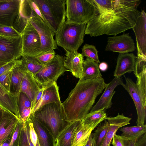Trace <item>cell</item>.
I'll return each instance as SVG.
<instances>
[{
    "mask_svg": "<svg viewBox=\"0 0 146 146\" xmlns=\"http://www.w3.org/2000/svg\"><path fill=\"white\" fill-rule=\"evenodd\" d=\"M0 60L2 63H5L10 60L0 51Z\"/></svg>",
    "mask_w": 146,
    "mask_h": 146,
    "instance_id": "cell-48",
    "label": "cell"
},
{
    "mask_svg": "<svg viewBox=\"0 0 146 146\" xmlns=\"http://www.w3.org/2000/svg\"><path fill=\"white\" fill-rule=\"evenodd\" d=\"M122 137L125 146H135V143L137 139H130Z\"/></svg>",
    "mask_w": 146,
    "mask_h": 146,
    "instance_id": "cell-44",
    "label": "cell"
},
{
    "mask_svg": "<svg viewBox=\"0 0 146 146\" xmlns=\"http://www.w3.org/2000/svg\"><path fill=\"white\" fill-rule=\"evenodd\" d=\"M99 124L93 133V146H101L104 140L109 127L106 119Z\"/></svg>",
    "mask_w": 146,
    "mask_h": 146,
    "instance_id": "cell-30",
    "label": "cell"
},
{
    "mask_svg": "<svg viewBox=\"0 0 146 146\" xmlns=\"http://www.w3.org/2000/svg\"><path fill=\"white\" fill-rule=\"evenodd\" d=\"M119 130L122 132V136L130 139H137L146 132V125L122 127Z\"/></svg>",
    "mask_w": 146,
    "mask_h": 146,
    "instance_id": "cell-29",
    "label": "cell"
},
{
    "mask_svg": "<svg viewBox=\"0 0 146 146\" xmlns=\"http://www.w3.org/2000/svg\"><path fill=\"white\" fill-rule=\"evenodd\" d=\"M0 51L10 60L19 59L22 56L21 36L14 42L0 36Z\"/></svg>",
    "mask_w": 146,
    "mask_h": 146,
    "instance_id": "cell-17",
    "label": "cell"
},
{
    "mask_svg": "<svg viewBox=\"0 0 146 146\" xmlns=\"http://www.w3.org/2000/svg\"><path fill=\"white\" fill-rule=\"evenodd\" d=\"M135 146H146V132L137 139Z\"/></svg>",
    "mask_w": 146,
    "mask_h": 146,
    "instance_id": "cell-43",
    "label": "cell"
},
{
    "mask_svg": "<svg viewBox=\"0 0 146 146\" xmlns=\"http://www.w3.org/2000/svg\"><path fill=\"white\" fill-rule=\"evenodd\" d=\"M98 14L87 24L85 35H115L132 29L141 12L140 0H93Z\"/></svg>",
    "mask_w": 146,
    "mask_h": 146,
    "instance_id": "cell-1",
    "label": "cell"
},
{
    "mask_svg": "<svg viewBox=\"0 0 146 146\" xmlns=\"http://www.w3.org/2000/svg\"><path fill=\"white\" fill-rule=\"evenodd\" d=\"M28 19L39 36L41 53L56 49L57 45L54 38L55 33L34 11Z\"/></svg>",
    "mask_w": 146,
    "mask_h": 146,
    "instance_id": "cell-8",
    "label": "cell"
},
{
    "mask_svg": "<svg viewBox=\"0 0 146 146\" xmlns=\"http://www.w3.org/2000/svg\"><path fill=\"white\" fill-rule=\"evenodd\" d=\"M3 63H2V62H1V60H0V65L1 64H2Z\"/></svg>",
    "mask_w": 146,
    "mask_h": 146,
    "instance_id": "cell-52",
    "label": "cell"
},
{
    "mask_svg": "<svg viewBox=\"0 0 146 146\" xmlns=\"http://www.w3.org/2000/svg\"><path fill=\"white\" fill-rule=\"evenodd\" d=\"M27 122L29 126V135L30 139L35 146H36L38 141V137L34 128L33 124L29 118Z\"/></svg>",
    "mask_w": 146,
    "mask_h": 146,
    "instance_id": "cell-40",
    "label": "cell"
},
{
    "mask_svg": "<svg viewBox=\"0 0 146 146\" xmlns=\"http://www.w3.org/2000/svg\"><path fill=\"white\" fill-rule=\"evenodd\" d=\"M129 33L114 35L107 38L105 50L119 53H127L134 51L136 49L134 40Z\"/></svg>",
    "mask_w": 146,
    "mask_h": 146,
    "instance_id": "cell-10",
    "label": "cell"
},
{
    "mask_svg": "<svg viewBox=\"0 0 146 146\" xmlns=\"http://www.w3.org/2000/svg\"><path fill=\"white\" fill-rule=\"evenodd\" d=\"M135 76L137 78L136 84L138 92L144 106L146 107V68Z\"/></svg>",
    "mask_w": 146,
    "mask_h": 146,
    "instance_id": "cell-31",
    "label": "cell"
},
{
    "mask_svg": "<svg viewBox=\"0 0 146 146\" xmlns=\"http://www.w3.org/2000/svg\"><path fill=\"white\" fill-rule=\"evenodd\" d=\"M20 120L16 116L4 111L0 123V146L12 137Z\"/></svg>",
    "mask_w": 146,
    "mask_h": 146,
    "instance_id": "cell-15",
    "label": "cell"
},
{
    "mask_svg": "<svg viewBox=\"0 0 146 146\" xmlns=\"http://www.w3.org/2000/svg\"><path fill=\"white\" fill-rule=\"evenodd\" d=\"M23 126V123L22 121L21 120H19L9 146H20L21 132Z\"/></svg>",
    "mask_w": 146,
    "mask_h": 146,
    "instance_id": "cell-37",
    "label": "cell"
},
{
    "mask_svg": "<svg viewBox=\"0 0 146 146\" xmlns=\"http://www.w3.org/2000/svg\"><path fill=\"white\" fill-rule=\"evenodd\" d=\"M40 89L33 75L27 70L22 81L21 92L26 95L33 104Z\"/></svg>",
    "mask_w": 146,
    "mask_h": 146,
    "instance_id": "cell-23",
    "label": "cell"
},
{
    "mask_svg": "<svg viewBox=\"0 0 146 146\" xmlns=\"http://www.w3.org/2000/svg\"><path fill=\"white\" fill-rule=\"evenodd\" d=\"M98 63L92 59L86 58L84 60L80 80L93 79L102 77Z\"/></svg>",
    "mask_w": 146,
    "mask_h": 146,
    "instance_id": "cell-27",
    "label": "cell"
},
{
    "mask_svg": "<svg viewBox=\"0 0 146 146\" xmlns=\"http://www.w3.org/2000/svg\"><path fill=\"white\" fill-rule=\"evenodd\" d=\"M131 118L125 116L123 114L114 117H107L109 127L104 140L101 146H109L113 138L118 129L120 127L130 123Z\"/></svg>",
    "mask_w": 146,
    "mask_h": 146,
    "instance_id": "cell-18",
    "label": "cell"
},
{
    "mask_svg": "<svg viewBox=\"0 0 146 146\" xmlns=\"http://www.w3.org/2000/svg\"><path fill=\"white\" fill-rule=\"evenodd\" d=\"M66 21L79 24L86 23L98 12L93 0H66Z\"/></svg>",
    "mask_w": 146,
    "mask_h": 146,
    "instance_id": "cell-6",
    "label": "cell"
},
{
    "mask_svg": "<svg viewBox=\"0 0 146 146\" xmlns=\"http://www.w3.org/2000/svg\"><path fill=\"white\" fill-rule=\"evenodd\" d=\"M94 129L92 125H83L81 122L74 133L72 146H84Z\"/></svg>",
    "mask_w": 146,
    "mask_h": 146,
    "instance_id": "cell-26",
    "label": "cell"
},
{
    "mask_svg": "<svg viewBox=\"0 0 146 146\" xmlns=\"http://www.w3.org/2000/svg\"><path fill=\"white\" fill-rule=\"evenodd\" d=\"M20 146H29L27 135L26 125L23 124L21 132Z\"/></svg>",
    "mask_w": 146,
    "mask_h": 146,
    "instance_id": "cell-41",
    "label": "cell"
},
{
    "mask_svg": "<svg viewBox=\"0 0 146 146\" xmlns=\"http://www.w3.org/2000/svg\"><path fill=\"white\" fill-rule=\"evenodd\" d=\"M81 121L70 122L60 133L56 140V146H72L74 133Z\"/></svg>",
    "mask_w": 146,
    "mask_h": 146,
    "instance_id": "cell-24",
    "label": "cell"
},
{
    "mask_svg": "<svg viewBox=\"0 0 146 146\" xmlns=\"http://www.w3.org/2000/svg\"><path fill=\"white\" fill-rule=\"evenodd\" d=\"M109 146H110V145H109Z\"/></svg>",
    "mask_w": 146,
    "mask_h": 146,
    "instance_id": "cell-53",
    "label": "cell"
},
{
    "mask_svg": "<svg viewBox=\"0 0 146 146\" xmlns=\"http://www.w3.org/2000/svg\"><path fill=\"white\" fill-rule=\"evenodd\" d=\"M112 144L113 146H125L122 136L115 134L112 139Z\"/></svg>",
    "mask_w": 146,
    "mask_h": 146,
    "instance_id": "cell-42",
    "label": "cell"
},
{
    "mask_svg": "<svg viewBox=\"0 0 146 146\" xmlns=\"http://www.w3.org/2000/svg\"><path fill=\"white\" fill-rule=\"evenodd\" d=\"M137 56L132 53H119L114 72L115 77H121L126 73L135 71Z\"/></svg>",
    "mask_w": 146,
    "mask_h": 146,
    "instance_id": "cell-16",
    "label": "cell"
},
{
    "mask_svg": "<svg viewBox=\"0 0 146 146\" xmlns=\"http://www.w3.org/2000/svg\"><path fill=\"white\" fill-rule=\"evenodd\" d=\"M107 117L105 110H99L90 111L81 120L83 125H92L94 129Z\"/></svg>",
    "mask_w": 146,
    "mask_h": 146,
    "instance_id": "cell-28",
    "label": "cell"
},
{
    "mask_svg": "<svg viewBox=\"0 0 146 146\" xmlns=\"http://www.w3.org/2000/svg\"><path fill=\"white\" fill-rule=\"evenodd\" d=\"M36 146H40V145L39 144L38 142V140L37 142V143H36Z\"/></svg>",
    "mask_w": 146,
    "mask_h": 146,
    "instance_id": "cell-51",
    "label": "cell"
},
{
    "mask_svg": "<svg viewBox=\"0 0 146 146\" xmlns=\"http://www.w3.org/2000/svg\"><path fill=\"white\" fill-rule=\"evenodd\" d=\"M84 146H93V133H91L87 142Z\"/></svg>",
    "mask_w": 146,
    "mask_h": 146,
    "instance_id": "cell-49",
    "label": "cell"
},
{
    "mask_svg": "<svg viewBox=\"0 0 146 146\" xmlns=\"http://www.w3.org/2000/svg\"><path fill=\"white\" fill-rule=\"evenodd\" d=\"M55 55L54 50H52L42 53L34 57L39 63L45 65L51 62Z\"/></svg>",
    "mask_w": 146,
    "mask_h": 146,
    "instance_id": "cell-35",
    "label": "cell"
},
{
    "mask_svg": "<svg viewBox=\"0 0 146 146\" xmlns=\"http://www.w3.org/2000/svg\"><path fill=\"white\" fill-rule=\"evenodd\" d=\"M32 114L48 130L55 141L60 133L70 123L61 101L43 105Z\"/></svg>",
    "mask_w": 146,
    "mask_h": 146,
    "instance_id": "cell-3",
    "label": "cell"
},
{
    "mask_svg": "<svg viewBox=\"0 0 146 146\" xmlns=\"http://www.w3.org/2000/svg\"><path fill=\"white\" fill-rule=\"evenodd\" d=\"M5 111L0 107V123Z\"/></svg>",
    "mask_w": 146,
    "mask_h": 146,
    "instance_id": "cell-50",
    "label": "cell"
},
{
    "mask_svg": "<svg viewBox=\"0 0 146 146\" xmlns=\"http://www.w3.org/2000/svg\"><path fill=\"white\" fill-rule=\"evenodd\" d=\"M33 124L40 146H56V141L48 130L39 123L31 113L29 118Z\"/></svg>",
    "mask_w": 146,
    "mask_h": 146,
    "instance_id": "cell-22",
    "label": "cell"
},
{
    "mask_svg": "<svg viewBox=\"0 0 146 146\" xmlns=\"http://www.w3.org/2000/svg\"><path fill=\"white\" fill-rule=\"evenodd\" d=\"M27 70L22 64L13 69L10 87V92L18 97L21 92V85Z\"/></svg>",
    "mask_w": 146,
    "mask_h": 146,
    "instance_id": "cell-25",
    "label": "cell"
},
{
    "mask_svg": "<svg viewBox=\"0 0 146 146\" xmlns=\"http://www.w3.org/2000/svg\"><path fill=\"white\" fill-rule=\"evenodd\" d=\"M0 107L20 120L18 98L8 92L0 83Z\"/></svg>",
    "mask_w": 146,
    "mask_h": 146,
    "instance_id": "cell-20",
    "label": "cell"
},
{
    "mask_svg": "<svg viewBox=\"0 0 146 146\" xmlns=\"http://www.w3.org/2000/svg\"><path fill=\"white\" fill-rule=\"evenodd\" d=\"M124 85L121 77H115L107 84L103 93L90 111L99 110H105L110 108L112 104V98L115 92V89L118 86L121 85L123 87Z\"/></svg>",
    "mask_w": 146,
    "mask_h": 146,
    "instance_id": "cell-14",
    "label": "cell"
},
{
    "mask_svg": "<svg viewBox=\"0 0 146 146\" xmlns=\"http://www.w3.org/2000/svg\"><path fill=\"white\" fill-rule=\"evenodd\" d=\"M135 36L138 58L146 59V14L141 10L132 28Z\"/></svg>",
    "mask_w": 146,
    "mask_h": 146,
    "instance_id": "cell-11",
    "label": "cell"
},
{
    "mask_svg": "<svg viewBox=\"0 0 146 146\" xmlns=\"http://www.w3.org/2000/svg\"><path fill=\"white\" fill-rule=\"evenodd\" d=\"M81 54L83 56L92 59L98 63H100L98 55V51L95 46L85 44L82 48Z\"/></svg>",
    "mask_w": 146,
    "mask_h": 146,
    "instance_id": "cell-34",
    "label": "cell"
},
{
    "mask_svg": "<svg viewBox=\"0 0 146 146\" xmlns=\"http://www.w3.org/2000/svg\"><path fill=\"white\" fill-rule=\"evenodd\" d=\"M0 36L14 42L21 36V34L13 26L0 25Z\"/></svg>",
    "mask_w": 146,
    "mask_h": 146,
    "instance_id": "cell-33",
    "label": "cell"
},
{
    "mask_svg": "<svg viewBox=\"0 0 146 146\" xmlns=\"http://www.w3.org/2000/svg\"><path fill=\"white\" fill-rule=\"evenodd\" d=\"M18 103L20 114L25 109L30 108H32L31 101L26 95L22 92L18 97Z\"/></svg>",
    "mask_w": 146,
    "mask_h": 146,
    "instance_id": "cell-36",
    "label": "cell"
},
{
    "mask_svg": "<svg viewBox=\"0 0 146 146\" xmlns=\"http://www.w3.org/2000/svg\"><path fill=\"white\" fill-rule=\"evenodd\" d=\"M26 125V131L27 135V137L28 138L29 145V146H35L33 144V143L31 141L30 139L29 135V126L27 122L25 124Z\"/></svg>",
    "mask_w": 146,
    "mask_h": 146,
    "instance_id": "cell-46",
    "label": "cell"
},
{
    "mask_svg": "<svg viewBox=\"0 0 146 146\" xmlns=\"http://www.w3.org/2000/svg\"><path fill=\"white\" fill-rule=\"evenodd\" d=\"M59 88L56 82L45 88L40 99L32 110L31 113L43 105L61 102Z\"/></svg>",
    "mask_w": 146,
    "mask_h": 146,
    "instance_id": "cell-21",
    "label": "cell"
},
{
    "mask_svg": "<svg viewBox=\"0 0 146 146\" xmlns=\"http://www.w3.org/2000/svg\"><path fill=\"white\" fill-rule=\"evenodd\" d=\"M65 57L56 54L50 62L45 65L34 77L40 88H45L56 81L64 72L68 71L64 65Z\"/></svg>",
    "mask_w": 146,
    "mask_h": 146,
    "instance_id": "cell-7",
    "label": "cell"
},
{
    "mask_svg": "<svg viewBox=\"0 0 146 146\" xmlns=\"http://www.w3.org/2000/svg\"><path fill=\"white\" fill-rule=\"evenodd\" d=\"M108 84L102 77L79 80L62 103L68 121H81L90 111L98 96Z\"/></svg>",
    "mask_w": 146,
    "mask_h": 146,
    "instance_id": "cell-2",
    "label": "cell"
},
{
    "mask_svg": "<svg viewBox=\"0 0 146 146\" xmlns=\"http://www.w3.org/2000/svg\"><path fill=\"white\" fill-rule=\"evenodd\" d=\"M44 89V88H40L38 92L35 97V100L32 104V110L40 99Z\"/></svg>",
    "mask_w": 146,
    "mask_h": 146,
    "instance_id": "cell-45",
    "label": "cell"
},
{
    "mask_svg": "<svg viewBox=\"0 0 146 146\" xmlns=\"http://www.w3.org/2000/svg\"><path fill=\"white\" fill-rule=\"evenodd\" d=\"M39 8L46 23L54 33L65 22V0H33Z\"/></svg>",
    "mask_w": 146,
    "mask_h": 146,
    "instance_id": "cell-5",
    "label": "cell"
},
{
    "mask_svg": "<svg viewBox=\"0 0 146 146\" xmlns=\"http://www.w3.org/2000/svg\"><path fill=\"white\" fill-rule=\"evenodd\" d=\"M21 59L11 60L0 65V76L5 72L21 64Z\"/></svg>",
    "mask_w": 146,
    "mask_h": 146,
    "instance_id": "cell-38",
    "label": "cell"
},
{
    "mask_svg": "<svg viewBox=\"0 0 146 146\" xmlns=\"http://www.w3.org/2000/svg\"><path fill=\"white\" fill-rule=\"evenodd\" d=\"M98 67L99 69L101 71H104L107 69L108 66L107 63L104 62H102L100 63Z\"/></svg>",
    "mask_w": 146,
    "mask_h": 146,
    "instance_id": "cell-47",
    "label": "cell"
},
{
    "mask_svg": "<svg viewBox=\"0 0 146 146\" xmlns=\"http://www.w3.org/2000/svg\"><path fill=\"white\" fill-rule=\"evenodd\" d=\"M21 1L0 0V25L13 26L19 12Z\"/></svg>",
    "mask_w": 146,
    "mask_h": 146,
    "instance_id": "cell-12",
    "label": "cell"
},
{
    "mask_svg": "<svg viewBox=\"0 0 146 146\" xmlns=\"http://www.w3.org/2000/svg\"><path fill=\"white\" fill-rule=\"evenodd\" d=\"M21 33L22 39V56L35 57L41 54L39 36L28 19Z\"/></svg>",
    "mask_w": 146,
    "mask_h": 146,
    "instance_id": "cell-9",
    "label": "cell"
},
{
    "mask_svg": "<svg viewBox=\"0 0 146 146\" xmlns=\"http://www.w3.org/2000/svg\"><path fill=\"white\" fill-rule=\"evenodd\" d=\"M124 76L126 84L123 87L131 97L136 108L137 115V125H143L146 119V107L143 103L136 84L131 79Z\"/></svg>",
    "mask_w": 146,
    "mask_h": 146,
    "instance_id": "cell-13",
    "label": "cell"
},
{
    "mask_svg": "<svg viewBox=\"0 0 146 146\" xmlns=\"http://www.w3.org/2000/svg\"><path fill=\"white\" fill-rule=\"evenodd\" d=\"M66 57L64 61V65L66 69L77 78L80 79L82 75L84 57L78 52H70L66 51Z\"/></svg>",
    "mask_w": 146,
    "mask_h": 146,
    "instance_id": "cell-19",
    "label": "cell"
},
{
    "mask_svg": "<svg viewBox=\"0 0 146 146\" xmlns=\"http://www.w3.org/2000/svg\"><path fill=\"white\" fill-rule=\"evenodd\" d=\"M22 64L26 70L33 76L37 73L44 66L40 64L34 57L22 56L21 58Z\"/></svg>",
    "mask_w": 146,
    "mask_h": 146,
    "instance_id": "cell-32",
    "label": "cell"
},
{
    "mask_svg": "<svg viewBox=\"0 0 146 146\" xmlns=\"http://www.w3.org/2000/svg\"><path fill=\"white\" fill-rule=\"evenodd\" d=\"M86 23L79 24L65 21L55 33L57 45L66 51L78 52L84 42Z\"/></svg>",
    "mask_w": 146,
    "mask_h": 146,
    "instance_id": "cell-4",
    "label": "cell"
},
{
    "mask_svg": "<svg viewBox=\"0 0 146 146\" xmlns=\"http://www.w3.org/2000/svg\"><path fill=\"white\" fill-rule=\"evenodd\" d=\"M14 68L5 72L0 76V83L10 93V85Z\"/></svg>",
    "mask_w": 146,
    "mask_h": 146,
    "instance_id": "cell-39",
    "label": "cell"
}]
</instances>
